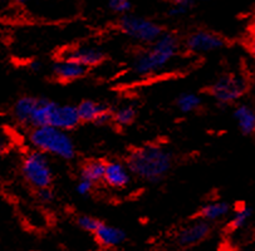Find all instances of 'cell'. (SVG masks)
<instances>
[{
  "label": "cell",
  "mask_w": 255,
  "mask_h": 251,
  "mask_svg": "<svg viewBox=\"0 0 255 251\" xmlns=\"http://www.w3.org/2000/svg\"><path fill=\"white\" fill-rule=\"evenodd\" d=\"M249 49H250V52H252L253 54L255 55V34L253 35L252 38H250V40H249Z\"/></svg>",
  "instance_id": "29"
},
{
  "label": "cell",
  "mask_w": 255,
  "mask_h": 251,
  "mask_svg": "<svg viewBox=\"0 0 255 251\" xmlns=\"http://www.w3.org/2000/svg\"><path fill=\"white\" fill-rule=\"evenodd\" d=\"M15 1L18 4H26V3H29L30 0H15Z\"/></svg>",
  "instance_id": "30"
},
{
  "label": "cell",
  "mask_w": 255,
  "mask_h": 251,
  "mask_svg": "<svg viewBox=\"0 0 255 251\" xmlns=\"http://www.w3.org/2000/svg\"><path fill=\"white\" fill-rule=\"evenodd\" d=\"M108 8L119 15L128 14L131 10V0H107Z\"/></svg>",
  "instance_id": "22"
},
{
  "label": "cell",
  "mask_w": 255,
  "mask_h": 251,
  "mask_svg": "<svg viewBox=\"0 0 255 251\" xmlns=\"http://www.w3.org/2000/svg\"><path fill=\"white\" fill-rule=\"evenodd\" d=\"M172 1V4H176V5H182V6H185V8H191V5H192V3H194V1H192V0H171Z\"/></svg>",
  "instance_id": "26"
},
{
  "label": "cell",
  "mask_w": 255,
  "mask_h": 251,
  "mask_svg": "<svg viewBox=\"0 0 255 251\" xmlns=\"http://www.w3.org/2000/svg\"><path fill=\"white\" fill-rule=\"evenodd\" d=\"M40 68H42V63L39 60H33L29 63V69H32L33 72H38Z\"/></svg>",
  "instance_id": "28"
},
{
  "label": "cell",
  "mask_w": 255,
  "mask_h": 251,
  "mask_svg": "<svg viewBox=\"0 0 255 251\" xmlns=\"http://www.w3.org/2000/svg\"><path fill=\"white\" fill-rule=\"evenodd\" d=\"M230 212H232V205L229 202L216 200V201H210L204 205L199 215H200V219L206 220L209 223H214V221H219L229 216Z\"/></svg>",
  "instance_id": "16"
},
{
  "label": "cell",
  "mask_w": 255,
  "mask_h": 251,
  "mask_svg": "<svg viewBox=\"0 0 255 251\" xmlns=\"http://www.w3.org/2000/svg\"><path fill=\"white\" fill-rule=\"evenodd\" d=\"M106 162L100 160H91L84 163L81 168V178L88 180L93 183H97L103 181L105 175Z\"/></svg>",
  "instance_id": "17"
},
{
  "label": "cell",
  "mask_w": 255,
  "mask_h": 251,
  "mask_svg": "<svg viewBox=\"0 0 255 251\" xmlns=\"http://www.w3.org/2000/svg\"><path fill=\"white\" fill-rule=\"evenodd\" d=\"M96 251H103V250H96Z\"/></svg>",
  "instance_id": "33"
},
{
  "label": "cell",
  "mask_w": 255,
  "mask_h": 251,
  "mask_svg": "<svg viewBox=\"0 0 255 251\" xmlns=\"http://www.w3.org/2000/svg\"><path fill=\"white\" fill-rule=\"evenodd\" d=\"M96 241L105 249H115L121 246L126 241L127 235L125 230L117 226L105 224L101 221L98 228L93 233Z\"/></svg>",
  "instance_id": "13"
},
{
  "label": "cell",
  "mask_w": 255,
  "mask_h": 251,
  "mask_svg": "<svg viewBox=\"0 0 255 251\" xmlns=\"http://www.w3.org/2000/svg\"><path fill=\"white\" fill-rule=\"evenodd\" d=\"M8 147H9V143L8 141H6L5 137L0 136V154L4 153V152L8 149Z\"/></svg>",
  "instance_id": "27"
},
{
  "label": "cell",
  "mask_w": 255,
  "mask_h": 251,
  "mask_svg": "<svg viewBox=\"0 0 255 251\" xmlns=\"http://www.w3.org/2000/svg\"><path fill=\"white\" fill-rule=\"evenodd\" d=\"M189 8H185L182 5H176V4H172L171 8L168 9V15H171L172 18H179V16L185 15V14L189 11Z\"/></svg>",
  "instance_id": "25"
},
{
  "label": "cell",
  "mask_w": 255,
  "mask_h": 251,
  "mask_svg": "<svg viewBox=\"0 0 255 251\" xmlns=\"http://www.w3.org/2000/svg\"><path fill=\"white\" fill-rule=\"evenodd\" d=\"M100 223V220L96 219V217L88 216V215H81V216L77 217V225L81 230L86 231V233H95Z\"/></svg>",
  "instance_id": "21"
},
{
  "label": "cell",
  "mask_w": 255,
  "mask_h": 251,
  "mask_svg": "<svg viewBox=\"0 0 255 251\" xmlns=\"http://www.w3.org/2000/svg\"><path fill=\"white\" fill-rule=\"evenodd\" d=\"M132 173L126 163L120 161H110L106 162L103 181L110 187L125 188L131 182Z\"/></svg>",
  "instance_id": "12"
},
{
  "label": "cell",
  "mask_w": 255,
  "mask_h": 251,
  "mask_svg": "<svg viewBox=\"0 0 255 251\" xmlns=\"http://www.w3.org/2000/svg\"><path fill=\"white\" fill-rule=\"evenodd\" d=\"M62 58L73 60L88 69L100 66L106 59V54L101 48L95 45H76L64 50Z\"/></svg>",
  "instance_id": "10"
},
{
  "label": "cell",
  "mask_w": 255,
  "mask_h": 251,
  "mask_svg": "<svg viewBox=\"0 0 255 251\" xmlns=\"http://www.w3.org/2000/svg\"><path fill=\"white\" fill-rule=\"evenodd\" d=\"M38 199H39V201H42L43 204H50V202L54 200V194H53L52 188H39V190H38Z\"/></svg>",
  "instance_id": "24"
},
{
  "label": "cell",
  "mask_w": 255,
  "mask_h": 251,
  "mask_svg": "<svg viewBox=\"0 0 255 251\" xmlns=\"http://www.w3.org/2000/svg\"><path fill=\"white\" fill-rule=\"evenodd\" d=\"M52 72L55 79H58L59 82H63V83H68V82L81 79L87 73V68L73 60L61 58L53 64Z\"/></svg>",
  "instance_id": "14"
},
{
  "label": "cell",
  "mask_w": 255,
  "mask_h": 251,
  "mask_svg": "<svg viewBox=\"0 0 255 251\" xmlns=\"http://www.w3.org/2000/svg\"><path fill=\"white\" fill-rule=\"evenodd\" d=\"M226 42L221 35L214 31L199 29L190 33L185 39V48L194 54H204V53L215 52L223 49Z\"/></svg>",
  "instance_id": "7"
},
{
  "label": "cell",
  "mask_w": 255,
  "mask_h": 251,
  "mask_svg": "<svg viewBox=\"0 0 255 251\" xmlns=\"http://www.w3.org/2000/svg\"><path fill=\"white\" fill-rule=\"evenodd\" d=\"M253 217V209L250 206H240L235 210L232 215V219L229 221V229L232 231L244 229L248 225Z\"/></svg>",
  "instance_id": "20"
},
{
  "label": "cell",
  "mask_w": 255,
  "mask_h": 251,
  "mask_svg": "<svg viewBox=\"0 0 255 251\" xmlns=\"http://www.w3.org/2000/svg\"><path fill=\"white\" fill-rule=\"evenodd\" d=\"M79 121L84 123H95L98 126H105L112 122V110L107 105L96 102L92 100L82 101L77 106Z\"/></svg>",
  "instance_id": "9"
},
{
  "label": "cell",
  "mask_w": 255,
  "mask_h": 251,
  "mask_svg": "<svg viewBox=\"0 0 255 251\" xmlns=\"http://www.w3.org/2000/svg\"><path fill=\"white\" fill-rule=\"evenodd\" d=\"M181 44L177 35L163 31L148 48L139 52L132 63V72L137 77H150L158 73L177 57Z\"/></svg>",
  "instance_id": "2"
},
{
  "label": "cell",
  "mask_w": 255,
  "mask_h": 251,
  "mask_svg": "<svg viewBox=\"0 0 255 251\" xmlns=\"http://www.w3.org/2000/svg\"><path fill=\"white\" fill-rule=\"evenodd\" d=\"M233 117L237 122L239 131L244 136L255 134V108L247 103H240L234 108Z\"/></svg>",
  "instance_id": "15"
},
{
  "label": "cell",
  "mask_w": 255,
  "mask_h": 251,
  "mask_svg": "<svg viewBox=\"0 0 255 251\" xmlns=\"http://www.w3.org/2000/svg\"><path fill=\"white\" fill-rule=\"evenodd\" d=\"M119 28L126 37L141 44H151L163 33L162 26L156 21L129 13L121 16Z\"/></svg>",
  "instance_id": "5"
},
{
  "label": "cell",
  "mask_w": 255,
  "mask_h": 251,
  "mask_svg": "<svg viewBox=\"0 0 255 251\" xmlns=\"http://www.w3.org/2000/svg\"><path fill=\"white\" fill-rule=\"evenodd\" d=\"M172 161V153L166 147L151 143L132 149L126 165L132 175L148 182H158L170 172Z\"/></svg>",
  "instance_id": "1"
},
{
  "label": "cell",
  "mask_w": 255,
  "mask_h": 251,
  "mask_svg": "<svg viewBox=\"0 0 255 251\" xmlns=\"http://www.w3.org/2000/svg\"><path fill=\"white\" fill-rule=\"evenodd\" d=\"M93 186H95V183L91 182V181L79 178L78 183L76 185V192L78 195H81V196H87V195H90L92 192Z\"/></svg>",
  "instance_id": "23"
},
{
  "label": "cell",
  "mask_w": 255,
  "mask_h": 251,
  "mask_svg": "<svg viewBox=\"0 0 255 251\" xmlns=\"http://www.w3.org/2000/svg\"><path fill=\"white\" fill-rule=\"evenodd\" d=\"M137 117V110L132 105H125L112 111V122L120 127H127L132 125Z\"/></svg>",
  "instance_id": "18"
},
{
  "label": "cell",
  "mask_w": 255,
  "mask_h": 251,
  "mask_svg": "<svg viewBox=\"0 0 255 251\" xmlns=\"http://www.w3.org/2000/svg\"><path fill=\"white\" fill-rule=\"evenodd\" d=\"M79 123L81 121H79L78 112H77V106L55 102L52 116H50L49 126L68 132L76 128Z\"/></svg>",
  "instance_id": "11"
},
{
  "label": "cell",
  "mask_w": 255,
  "mask_h": 251,
  "mask_svg": "<svg viewBox=\"0 0 255 251\" xmlns=\"http://www.w3.org/2000/svg\"><path fill=\"white\" fill-rule=\"evenodd\" d=\"M33 148L45 154L59 157L62 160H73L76 156V144L68 132L52 126L32 127L28 134Z\"/></svg>",
  "instance_id": "3"
},
{
  "label": "cell",
  "mask_w": 255,
  "mask_h": 251,
  "mask_svg": "<svg viewBox=\"0 0 255 251\" xmlns=\"http://www.w3.org/2000/svg\"><path fill=\"white\" fill-rule=\"evenodd\" d=\"M21 175L35 190L50 187L53 182V168L48 154L32 149L21 160Z\"/></svg>",
  "instance_id": "4"
},
{
  "label": "cell",
  "mask_w": 255,
  "mask_h": 251,
  "mask_svg": "<svg viewBox=\"0 0 255 251\" xmlns=\"http://www.w3.org/2000/svg\"><path fill=\"white\" fill-rule=\"evenodd\" d=\"M211 230H213L211 223L203 219L195 220L180 229L179 233L175 236V243L180 248H192V246L199 245L204 240H206L211 234Z\"/></svg>",
  "instance_id": "8"
},
{
  "label": "cell",
  "mask_w": 255,
  "mask_h": 251,
  "mask_svg": "<svg viewBox=\"0 0 255 251\" xmlns=\"http://www.w3.org/2000/svg\"><path fill=\"white\" fill-rule=\"evenodd\" d=\"M201 103H203V100L200 96L196 93H190V92L180 94L176 100L177 108L182 113H191L199 110L201 107Z\"/></svg>",
  "instance_id": "19"
},
{
  "label": "cell",
  "mask_w": 255,
  "mask_h": 251,
  "mask_svg": "<svg viewBox=\"0 0 255 251\" xmlns=\"http://www.w3.org/2000/svg\"><path fill=\"white\" fill-rule=\"evenodd\" d=\"M248 81L240 74H223L210 87L211 97L219 105H234L247 93Z\"/></svg>",
  "instance_id": "6"
},
{
  "label": "cell",
  "mask_w": 255,
  "mask_h": 251,
  "mask_svg": "<svg viewBox=\"0 0 255 251\" xmlns=\"http://www.w3.org/2000/svg\"><path fill=\"white\" fill-rule=\"evenodd\" d=\"M254 28H255V16H254Z\"/></svg>",
  "instance_id": "32"
},
{
  "label": "cell",
  "mask_w": 255,
  "mask_h": 251,
  "mask_svg": "<svg viewBox=\"0 0 255 251\" xmlns=\"http://www.w3.org/2000/svg\"><path fill=\"white\" fill-rule=\"evenodd\" d=\"M192 1H208V0H192Z\"/></svg>",
  "instance_id": "31"
}]
</instances>
